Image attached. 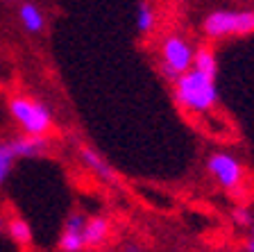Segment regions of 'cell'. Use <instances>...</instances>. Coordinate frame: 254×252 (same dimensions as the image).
I'll return each mask as SVG.
<instances>
[{"label": "cell", "mask_w": 254, "mask_h": 252, "mask_svg": "<svg viewBox=\"0 0 254 252\" xmlns=\"http://www.w3.org/2000/svg\"><path fill=\"white\" fill-rule=\"evenodd\" d=\"M118 252H141V248H136V246H125V248H121Z\"/></svg>", "instance_id": "e0dca14e"}, {"label": "cell", "mask_w": 254, "mask_h": 252, "mask_svg": "<svg viewBox=\"0 0 254 252\" xmlns=\"http://www.w3.org/2000/svg\"><path fill=\"white\" fill-rule=\"evenodd\" d=\"M232 223L238 227H250L254 223V214L248 205H236L232 209Z\"/></svg>", "instance_id": "9a60e30c"}, {"label": "cell", "mask_w": 254, "mask_h": 252, "mask_svg": "<svg viewBox=\"0 0 254 252\" xmlns=\"http://www.w3.org/2000/svg\"><path fill=\"white\" fill-rule=\"evenodd\" d=\"M250 230H252V234H250V237L254 239V223H252V225H250Z\"/></svg>", "instance_id": "d6986e66"}, {"label": "cell", "mask_w": 254, "mask_h": 252, "mask_svg": "<svg viewBox=\"0 0 254 252\" xmlns=\"http://www.w3.org/2000/svg\"><path fill=\"white\" fill-rule=\"evenodd\" d=\"M206 39H229L254 34V9H216L202 21Z\"/></svg>", "instance_id": "3957f363"}, {"label": "cell", "mask_w": 254, "mask_h": 252, "mask_svg": "<svg viewBox=\"0 0 254 252\" xmlns=\"http://www.w3.org/2000/svg\"><path fill=\"white\" fill-rule=\"evenodd\" d=\"M173 95L182 109L193 114H206L218 105L216 75H206L197 69L186 71L173 82Z\"/></svg>", "instance_id": "6da1fadb"}, {"label": "cell", "mask_w": 254, "mask_h": 252, "mask_svg": "<svg viewBox=\"0 0 254 252\" xmlns=\"http://www.w3.org/2000/svg\"><path fill=\"white\" fill-rule=\"evenodd\" d=\"M14 139V146H16V153L21 159H37L43 157V155L50 150V139L48 137H32V134H16Z\"/></svg>", "instance_id": "9c48e42d"}, {"label": "cell", "mask_w": 254, "mask_h": 252, "mask_svg": "<svg viewBox=\"0 0 254 252\" xmlns=\"http://www.w3.org/2000/svg\"><path fill=\"white\" fill-rule=\"evenodd\" d=\"M89 216L82 214V211H73L68 214L66 223H64V230L59 234L57 248L62 252H84L86 243H84V225Z\"/></svg>", "instance_id": "8992f818"}, {"label": "cell", "mask_w": 254, "mask_h": 252, "mask_svg": "<svg viewBox=\"0 0 254 252\" xmlns=\"http://www.w3.org/2000/svg\"><path fill=\"white\" fill-rule=\"evenodd\" d=\"M157 9H154V5L150 2V0H141L136 7V16H134V23H136V32L141 34V37H148V34H152L154 30H157Z\"/></svg>", "instance_id": "8fae6325"}, {"label": "cell", "mask_w": 254, "mask_h": 252, "mask_svg": "<svg viewBox=\"0 0 254 252\" xmlns=\"http://www.w3.org/2000/svg\"><path fill=\"white\" fill-rule=\"evenodd\" d=\"M190 69H197L206 75H216L218 78V62H216V55H213L211 48H206V46L195 48V57H193V66Z\"/></svg>", "instance_id": "5bb4252c"}, {"label": "cell", "mask_w": 254, "mask_h": 252, "mask_svg": "<svg viewBox=\"0 0 254 252\" xmlns=\"http://www.w3.org/2000/svg\"><path fill=\"white\" fill-rule=\"evenodd\" d=\"M77 155H79V159H82V164H84V166L89 168L91 173L100 179V182H105V184H114V182H116V173H114V168H111L109 164L100 157V155L95 153L91 146H79L77 148Z\"/></svg>", "instance_id": "52a82bcc"}, {"label": "cell", "mask_w": 254, "mask_h": 252, "mask_svg": "<svg viewBox=\"0 0 254 252\" xmlns=\"http://www.w3.org/2000/svg\"><path fill=\"white\" fill-rule=\"evenodd\" d=\"M159 57H161V75L168 82H175L180 75L190 71L193 57H195V48L180 34H168L159 46Z\"/></svg>", "instance_id": "277c9868"}, {"label": "cell", "mask_w": 254, "mask_h": 252, "mask_svg": "<svg viewBox=\"0 0 254 252\" xmlns=\"http://www.w3.org/2000/svg\"><path fill=\"white\" fill-rule=\"evenodd\" d=\"M111 234V223L107 216H89L84 225V243L86 250H93V248H100L107 243Z\"/></svg>", "instance_id": "30bf717a"}, {"label": "cell", "mask_w": 254, "mask_h": 252, "mask_svg": "<svg viewBox=\"0 0 254 252\" xmlns=\"http://www.w3.org/2000/svg\"><path fill=\"white\" fill-rule=\"evenodd\" d=\"M9 116L18 125L23 134H32V137H48L53 132L55 118L50 107L39 98H32L25 93H16L7 102Z\"/></svg>", "instance_id": "7a4b0ae2"}, {"label": "cell", "mask_w": 254, "mask_h": 252, "mask_svg": "<svg viewBox=\"0 0 254 252\" xmlns=\"http://www.w3.org/2000/svg\"><path fill=\"white\" fill-rule=\"evenodd\" d=\"M18 21H21L23 30L27 34H41L46 30V14L43 9L37 5V2H32V0H23L21 5H18Z\"/></svg>", "instance_id": "ba28073f"}, {"label": "cell", "mask_w": 254, "mask_h": 252, "mask_svg": "<svg viewBox=\"0 0 254 252\" xmlns=\"http://www.w3.org/2000/svg\"><path fill=\"white\" fill-rule=\"evenodd\" d=\"M206 170L213 177V182L220 186V189L229 191V193H236L241 191L245 182V166L243 162L236 157V155L227 153V150H216V153L209 155L206 159Z\"/></svg>", "instance_id": "5b68a950"}, {"label": "cell", "mask_w": 254, "mask_h": 252, "mask_svg": "<svg viewBox=\"0 0 254 252\" xmlns=\"http://www.w3.org/2000/svg\"><path fill=\"white\" fill-rule=\"evenodd\" d=\"M18 157L14 146V139H0V186H5V182L9 179V175L14 173V164Z\"/></svg>", "instance_id": "4fadbf2b"}, {"label": "cell", "mask_w": 254, "mask_h": 252, "mask_svg": "<svg viewBox=\"0 0 254 252\" xmlns=\"http://www.w3.org/2000/svg\"><path fill=\"white\" fill-rule=\"evenodd\" d=\"M245 252H254V239L252 237H250L248 243H245Z\"/></svg>", "instance_id": "ac0fdd59"}, {"label": "cell", "mask_w": 254, "mask_h": 252, "mask_svg": "<svg viewBox=\"0 0 254 252\" xmlns=\"http://www.w3.org/2000/svg\"><path fill=\"white\" fill-rule=\"evenodd\" d=\"M2 234H7V221H5V216L0 214V237Z\"/></svg>", "instance_id": "2e32d148"}, {"label": "cell", "mask_w": 254, "mask_h": 252, "mask_svg": "<svg viewBox=\"0 0 254 252\" xmlns=\"http://www.w3.org/2000/svg\"><path fill=\"white\" fill-rule=\"evenodd\" d=\"M9 2H14V0H9Z\"/></svg>", "instance_id": "ffe728a7"}, {"label": "cell", "mask_w": 254, "mask_h": 252, "mask_svg": "<svg viewBox=\"0 0 254 252\" xmlns=\"http://www.w3.org/2000/svg\"><path fill=\"white\" fill-rule=\"evenodd\" d=\"M7 237L16 243L18 248H27L34 241V232H32V225L21 218V216H11L7 221Z\"/></svg>", "instance_id": "7c38bea8"}]
</instances>
